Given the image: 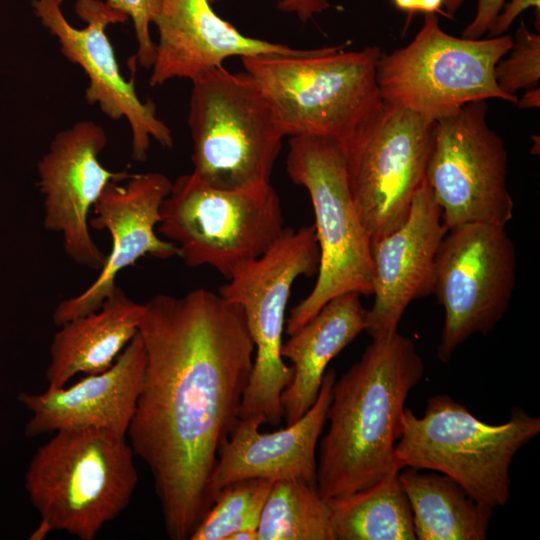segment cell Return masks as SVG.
Returning a JSON list of instances; mask_svg holds the SVG:
<instances>
[{"mask_svg":"<svg viewBox=\"0 0 540 540\" xmlns=\"http://www.w3.org/2000/svg\"><path fill=\"white\" fill-rule=\"evenodd\" d=\"M447 231L425 179L406 220L370 241L374 303L368 310L365 331L371 338L396 332L408 305L432 294L436 255Z\"/></svg>","mask_w":540,"mask_h":540,"instance_id":"cell-17","label":"cell"},{"mask_svg":"<svg viewBox=\"0 0 540 540\" xmlns=\"http://www.w3.org/2000/svg\"><path fill=\"white\" fill-rule=\"evenodd\" d=\"M134 456L126 437L111 431L59 430L33 455L25 489L53 531L93 540L130 503L138 482Z\"/></svg>","mask_w":540,"mask_h":540,"instance_id":"cell-3","label":"cell"},{"mask_svg":"<svg viewBox=\"0 0 540 540\" xmlns=\"http://www.w3.org/2000/svg\"><path fill=\"white\" fill-rule=\"evenodd\" d=\"M435 122L383 101L341 142L349 190L370 241L408 217L425 180Z\"/></svg>","mask_w":540,"mask_h":540,"instance_id":"cell-11","label":"cell"},{"mask_svg":"<svg viewBox=\"0 0 540 540\" xmlns=\"http://www.w3.org/2000/svg\"><path fill=\"white\" fill-rule=\"evenodd\" d=\"M506 0H477L476 14L462 32L467 39H480L502 9Z\"/></svg>","mask_w":540,"mask_h":540,"instance_id":"cell-29","label":"cell"},{"mask_svg":"<svg viewBox=\"0 0 540 540\" xmlns=\"http://www.w3.org/2000/svg\"><path fill=\"white\" fill-rule=\"evenodd\" d=\"M138 332L146 363L129 444L151 471L167 536L187 540L216 500L218 453L239 420L255 346L242 308L204 288L156 294Z\"/></svg>","mask_w":540,"mask_h":540,"instance_id":"cell-1","label":"cell"},{"mask_svg":"<svg viewBox=\"0 0 540 540\" xmlns=\"http://www.w3.org/2000/svg\"><path fill=\"white\" fill-rule=\"evenodd\" d=\"M392 2L398 9L409 14L418 12V0H392Z\"/></svg>","mask_w":540,"mask_h":540,"instance_id":"cell-36","label":"cell"},{"mask_svg":"<svg viewBox=\"0 0 540 540\" xmlns=\"http://www.w3.org/2000/svg\"><path fill=\"white\" fill-rule=\"evenodd\" d=\"M516 262L505 226L467 223L447 231L436 255L432 292L445 313L437 348L441 362L503 318L515 288Z\"/></svg>","mask_w":540,"mask_h":540,"instance_id":"cell-12","label":"cell"},{"mask_svg":"<svg viewBox=\"0 0 540 540\" xmlns=\"http://www.w3.org/2000/svg\"><path fill=\"white\" fill-rule=\"evenodd\" d=\"M424 370L413 340L396 331L372 338L335 380L317 460L316 486L324 499L352 494L401 470L395 444L406 399Z\"/></svg>","mask_w":540,"mask_h":540,"instance_id":"cell-2","label":"cell"},{"mask_svg":"<svg viewBox=\"0 0 540 540\" xmlns=\"http://www.w3.org/2000/svg\"><path fill=\"white\" fill-rule=\"evenodd\" d=\"M381 54L377 46L356 51L329 46L241 61L268 98L285 136L343 142L383 102L376 80Z\"/></svg>","mask_w":540,"mask_h":540,"instance_id":"cell-4","label":"cell"},{"mask_svg":"<svg viewBox=\"0 0 540 540\" xmlns=\"http://www.w3.org/2000/svg\"><path fill=\"white\" fill-rule=\"evenodd\" d=\"M360 298L357 292L332 298L282 345L281 355L293 368L292 380L281 396L286 425L314 404L329 362L366 330L368 309Z\"/></svg>","mask_w":540,"mask_h":540,"instance_id":"cell-21","label":"cell"},{"mask_svg":"<svg viewBox=\"0 0 540 540\" xmlns=\"http://www.w3.org/2000/svg\"><path fill=\"white\" fill-rule=\"evenodd\" d=\"M146 363L139 332L106 370L88 374L71 386L21 392L18 400L31 413L24 434L36 437L65 429L100 428L127 434L142 387Z\"/></svg>","mask_w":540,"mask_h":540,"instance_id":"cell-18","label":"cell"},{"mask_svg":"<svg viewBox=\"0 0 540 540\" xmlns=\"http://www.w3.org/2000/svg\"><path fill=\"white\" fill-rule=\"evenodd\" d=\"M159 40L149 79L151 86L175 78L191 81L232 56L295 54L284 44L241 34L220 18L208 0H161L154 21Z\"/></svg>","mask_w":540,"mask_h":540,"instance_id":"cell-20","label":"cell"},{"mask_svg":"<svg viewBox=\"0 0 540 540\" xmlns=\"http://www.w3.org/2000/svg\"><path fill=\"white\" fill-rule=\"evenodd\" d=\"M52 530L50 525L44 521L41 520L38 527L32 532L29 539L31 540H42L44 539Z\"/></svg>","mask_w":540,"mask_h":540,"instance_id":"cell-35","label":"cell"},{"mask_svg":"<svg viewBox=\"0 0 540 540\" xmlns=\"http://www.w3.org/2000/svg\"><path fill=\"white\" fill-rule=\"evenodd\" d=\"M227 540H258V531L253 529H243L231 534Z\"/></svg>","mask_w":540,"mask_h":540,"instance_id":"cell-34","label":"cell"},{"mask_svg":"<svg viewBox=\"0 0 540 540\" xmlns=\"http://www.w3.org/2000/svg\"><path fill=\"white\" fill-rule=\"evenodd\" d=\"M319 262L314 225L285 228L262 256L239 265L219 288L223 298L242 308L255 346L239 419L280 424L281 396L293 377L281 355L286 306L295 280L316 274Z\"/></svg>","mask_w":540,"mask_h":540,"instance_id":"cell-8","label":"cell"},{"mask_svg":"<svg viewBox=\"0 0 540 540\" xmlns=\"http://www.w3.org/2000/svg\"><path fill=\"white\" fill-rule=\"evenodd\" d=\"M335 380V370H326L314 404L283 429L261 433L259 421L239 419L218 453L212 481L216 496L223 487L251 478L300 479L316 485V448Z\"/></svg>","mask_w":540,"mask_h":540,"instance_id":"cell-19","label":"cell"},{"mask_svg":"<svg viewBox=\"0 0 540 540\" xmlns=\"http://www.w3.org/2000/svg\"><path fill=\"white\" fill-rule=\"evenodd\" d=\"M512 46L509 35L454 37L442 30L433 13L425 14L408 45L381 54L376 67L380 96L434 122L471 102L501 99L517 104L518 97L502 92L494 77L496 64Z\"/></svg>","mask_w":540,"mask_h":540,"instance_id":"cell-9","label":"cell"},{"mask_svg":"<svg viewBox=\"0 0 540 540\" xmlns=\"http://www.w3.org/2000/svg\"><path fill=\"white\" fill-rule=\"evenodd\" d=\"M405 467L399 471L417 540H484L493 508L473 498L449 476Z\"/></svg>","mask_w":540,"mask_h":540,"instance_id":"cell-23","label":"cell"},{"mask_svg":"<svg viewBox=\"0 0 540 540\" xmlns=\"http://www.w3.org/2000/svg\"><path fill=\"white\" fill-rule=\"evenodd\" d=\"M539 433L540 418L521 407L512 408L506 422L490 424L448 394H437L421 417L405 408L395 455L401 470L445 474L494 509L509 499L514 456Z\"/></svg>","mask_w":540,"mask_h":540,"instance_id":"cell-5","label":"cell"},{"mask_svg":"<svg viewBox=\"0 0 540 540\" xmlns=\"http://www.w3.org/2000/svg\"><path fill=\"white\" fill-rule=\"evenodd\" d=\"M273 483L251 478L223 487L189 540H227L236 531L257 530Z\"/></svg>","mask_w":540,"mask_h":540,"instance_id":"cell-26","label":"cell"},{"mask_svg":"<svg viewBox=\"0 0 540 540\" xmlns=\"http://www.w3.org/2000/svg\"><path fill=\"white\" fill-rule=\"evenodd\" d=\"M326 500L336 540L416 539L399 472H391L352 494Z\"/></svg>","mask_w":540,"mask_h":540,"instance_id":"cell-24","label":"cell"},{"mask_svg":"<svg viewBox=\"0 0 540 540\" xmlns=\"http://www.w3.org/2000/svg\"><path fill=\"white\" fill-rule=\"evenodd\" d=\"M188 125L193 172L204 182L221 190L270 184L285 135L247 72L218 66L194 78Z\"/></svg>","mask_w":540,"mask_h":540,"instance_id":"cell-6","label":"cell"},{"mask_svg":"<svg viewBox=\"0 0 540 540\" xmlns=\"http://www.w3.org/2000/svg\"><path fill=\"white\" fill-rule=\"evenodd\" d=\"M486 114V101H476L435 121L425 179L448 230L467 223L506 226L513 218L505 143Z\"/></svg>","mask_w":540,"mask_h":540,"instance_id":"cell-13","label":"cell"},{"mask_svg":"<svg viewBox=\"0 0 540 540\" xmlns=\"http://www.w3.org/2000/svg\"><path fill=\"white\" fill-rule=\"evenodd\" d=\"M208 1L214 2L217 0ZM328 7L329 4L326 0H281L279 4L280 9L296 12L303 21L312 18L315 13H319Z\"/></svg>","mask_w":540,"mask_h":540,"instance_id":"cell-31","label":"cell"},{"mask_svg":"<svg viewBox=\"0 0 540 540\" xmlns=\"http://www.w3.org/2000/svg\"><path fill=\"white\" fill-rule=\"evenodd\" d=\"M286 170L292 182L309 193L320 250L316 283L285 322L290 336L332 298L349 292L370 296L373 287L370 237L349 190L342 143L319 136H292Z\"/></svg>","mask_w":540,"mask_h":540,"instance_id":"cell-7","label":"cell"},{"mask_svg":"<svg viewBox=\"0 0 540 540\" xmlns=\"http://www.w3.org/2000/svg\"><path fill=\"white\" fill-rule=\"evenodd\" d=\"M143 313L144 304L117 287L100 308L60 325L49 348L48 388L109 368L138 332Z\"/></svg>","mask_w":540,"mask_h":540,"instance_id":"cell-22","label":"cell"},{"mask_svg":"<svg viewBox=\"0 0 540 540\" xmlns=\"http://www.w3.org/2000/svg\"><path fill=\"white\" fill-rule=\"evenodd\" d=\"M509 56L500 59L494 69L499 89L510 95L520 89L538 87L540 79V35L524 23L516 30Z\"/></svg>","mask_w":540,"mask_h":540,"instance_id":"cell-27","label":"cell"},{"mask_svg":"<svg viewBox=\"0 0 540 540\" xmlns=\"http://www.w3.org/2000/svg\"><path fill=\"white\" fill-rule=\"evenodd\" d=\"M443 3L444 0H418V12H423L425 14L441 12Z\"/></svg>","mask_w":540,"mask_h":540,"instance_id":"cell-33","label":"cell"},{"mask_svg":"<svg viewBox=\"0 0 540 540\" xmlns=\"http://www.w3.org/2000/svg\"><path fill=\"white\" fill-rule=\"evenodd\" d=\"M125 181L124 185L110 182L92 208L95 215L89 219V226L108 231L111 250L94 282L80 294L58 303L52 315L57 326L100 308L116 290L119 272L138 259L151 256L165 260L178 255L173 242L156 234L160 207L171 190V180L163 173L146 172L130 174Z\"/></svg>","mask_w":540,"mask_h":540,"instance_id":"cell-16","label":"cell"},{"mask_svg":"<svg viewBox=\"0 0 540 540\" xmlns=\"http://www.w3.org/2000/svg\"><path fill=\"white\" fill-rule=\"evenodd\" d=\"M111 10L131 18L137 40V61L145 69H151L156 56V44L150 35V25L161 9V0H106Z\"/></svg>","mask_w":540,"mask_h":540,"instance_id":"cell-28","label":"cell"},{"mask_svg":"<svg viewBox=\"0 0 540 540\" xmlns=\"http://www.w3.org/2000/svg\"><path fill=\"white\" fill-rule=\"evenodd\" d=\"M535 8L540 12V0H509L491 22L487 32L490 37L503 35L514 20L526 9Z\"/></svg>","mask_w":540,"mask_h":540,"instance_id":"cell-30","label":"cell"},{"mask_svg":"<svg viewBox=\"0 0 540 540\" xmlns=\"http://www.w3.org/2000/svg\"><path fill=\"white\" fill-rule=\"evenodd\" d=\"M257 531L258 540H336L327 500L300 479L273 483Z\"/></svg>","mask_w":540,"mask_h":540,"instance_id":"cell-25","label":"cell"},{"mask_svg":"<svg viewBox=\"0 0 540 540\" xmlns=\"http://www.w3.org/2000/svg\"><path fill=\"white\" fill-rule=\"evenodd\" d=\"M463 1L464 0H444L443 4L447 9L448 17H452V15L458 10Z\"/></svg>","mask_w":540,"mask_h":540,"instance_id":"cell-37","label":"cell"},{"mask_svg":"<svg viewBox=\"0 0 540 540\" xmlns=\"http://www.w3.org/2000/svg\"><path fill=\"white\" fill-rule=\"evenodd\" d=\"M33 7L42 24L58 40L64 57L78 65L88 77L87 102L98 105L112 120H127L132 159L137 162L147 159L151 139L164 148H172L170 128L156 116L153 101L142 102L134 81L125 80L106 34L108 25L125 22L128 18L108 8L103 1L77 0L75 12L86 26L76 28L65 18L59 0H34Z\"/></svg>","mask_w":540,"mask_h":540,"instance_id":"cell-14","label":"cell"},{"mask_svg":"<svg viewBox=\"0 0 540 540\" xmlns=\"http://www.w3.org/2000/svg\"><path fill=\"white\" fill-rule=\"evenodd\" d=\"M107 141L98 123L76 122L54 136L37 165L45 229L62 235L64 251L75 263L98 271L107 255L92 240L89 213L110 182L130 176L100 162Z\"/></svg>","mask_w":540,"mask_h":540,"instance_id":"cell-15","label":"cell"},{"mask_svg":"<svg viewBox=\"0 0 540 540\" xmlns=\"http://www.w3.org/2000/svg\"><path fill=\"white\" fill-rule=\"evenodd\" d=\"M279 196L271 184L221 190L194 172L172 182L157 231L189 267L209 265L227 280L241 264L262 256L284 231Z\"/></svg>","mask_w":540,"mask_h":540,"instance_id":"cell-10","label":"cell"},{"mask_svg":"<svg viewBox=\"0 0 540 540\" xmlns=\"http://www.w3.org/2000/svg\"><path fill=\"white\" fill-rule=\"evenodd\" d=\"M519 108H538L540 105V90L539 87L528 89V91L518 99Z\"/></svg>","mask_w":540,"mask_h":540,"instance_id":"cell-32","label":"cell"}]
</instances>
